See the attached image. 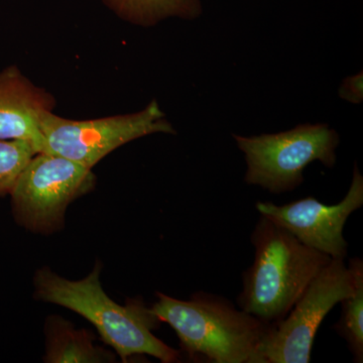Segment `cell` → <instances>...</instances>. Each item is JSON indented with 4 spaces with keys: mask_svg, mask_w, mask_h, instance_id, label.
<instances>
[{
    "mask_svg": "<svg viewBox=\"0 0 363 363\" xmlns=\"http://www.w3.org/2000/svg\"><path fill=\"white\" fill-rule=\"evenodd\" d=\"M100 272L101 264L97 262L85 279L70 281L44 267L33 279L35 298L85 318L123 362L138 355H150L162 363L179 362L180 351L152 333L162 322L150 308L142 298H133L124 306L114 302L102 288Z\"/></svg>",
    "mask_w": 363,
    "mask_h": 363,
    "instance_id": "cell-1",
    "label": "cell"
},
{
    "mask_svg": "<svg viewBox=\"0 0 363 363\" xmlns=\"http://www.w3.org/2000/svg\"><path fill=\"white\" fill-rule=\"evenodd\" d=\"M250 240L255 259L243 272L238 305L264 323L276 324L289 314L332 259L303 245L262 215Z\"/></svg>",
    "mask_w": 363,
    "mask_h": 363,
    "instance_id": "cell-2",
    "label": "cell"
},
{
    "mask_svg": "<svg viewBox=\"0 0 363 363\" xmlns=\"http://www.w3.org/2000/svg\"><path fill=\"white\" fill-rule=\"evenodd\" d=\"M150 310L174 329L182 351L196 362L255 363L257 347L271 326L226 298L205 292L194 294L190 300L157 293Z\"/></svg>",
    "mask_w": 363,
    "mask_h": 363,
    "instance_id": "cell-3",
    "label": "cell"
},
{
    "mask_svg": "<svg viewBox=\"0 0 363 363\" xmlns=\"http://www.w3.org/2000/svg\"><path fill=\"white\" fill-rule=\"evenodd\" d=\"M245 154V181L272 194L290 192L304 182V171L313 162L332 168L336 164L338 133L328 124H300L279 133L257 136L233 135Z\"/></svg>",
    "mask_w": 363,
    "mask_h": 363,
    "instance_id": "cell-4",
    "label": "cell"
},
{
    "mask_svg": "<svg viewBox=\"0 0 363 363\" xmlns=\"http://www.w3.org/2000/svg\"><path fill=\"white\" fill-rule=\"evenodd\" d=\"M44 152L58 155L92 169L107 155L125 143L154 133H175L157 100L142 111L71 121L47 111L40 117Z\"/></svg>",
    "mask_w": 363,
    "mask_h": 363,
    "instance_id": "cell-5",
    "label": "cell"
},
{
    "mask_svg": "<svg viewBox=\"0 0 363 363\" xmlns=\"http://www.w3.org/2000/svg\"><path fill=\"white\" fill-rule=\"evenodd\" d=\"M95 183L92 169L58 155L38 152L9 194L14 217L33 233H54L63 227L69 205L90 192Z\"/></svg>",
    "mask_w": 363,
    "mask_h": 363,
    "instance_id": "cell-6",
    "label": "cell"
},
{
    "mask_svg": "<svg viewBox=\"0 0 363 363\" xmlns=\"http://www.w3.org/2000/svg\"><path fill=\"white\" fill-rule=\"evenodd\" d=\"M354 288L344 259H332L318 274L283 320L269 326L257 347L255 363H308L315 336L329 312Z\"/></svg>",
    "mask_w": 363,
    "mask_h": 363,
    "instance_id": "cell-7",
    "label": "cell"
},
{
    "mask_svg": "<svg viewBox=\"0 0 363 363\" xmlns=\"http://www.w3.org/2000/svg\"><path fill=\"white\" fill-rule=\"evenodd\" d=\"M362 205L363 177L355 164L350 190L338 204H323L310 196L285 205L257 202L255 207L260 215L283 227L303 245L331 259H345L348 243L344 238V226Z\"/></svg>",
    "mask_w": 363,
    "mask_h": 363,
    "instance_id": "cell-8",
    "label": "cell"
},
{
    "mask_svg": "<svg viewBox=\"0 0 363 363\" xmlns=\"http://www.w3.org/2000/svg\"><path fill=\"white\" fill-rule=\"evenodd\" d=\"M54 98L23 76L20 69L9 67L0 73V140L32 143L44 152L40 117L52 111Z\"/></svg>",
    "mask_w": 363,
    "mask_h": 363,
    "instance_id": "cell-9",
    "label": "cell"
},
{
    "mask_svg": "<svg viewBox=\"0 0 363 363\" xmlns=\"http://www.w3.org/2000/svg\"><path fill=\"white\" fill-rule=\"evenodd\" d=\"M47 354L50 363L111 362L114 357L94 345V337L86 330H76L61 317L49 318L45 326Z\"/></svg>",
    "mask_w": 363,
    "mask_h": 363,
    "instance_id": "cell-10",
    "label": "cell"
},
{
    "mask_svg": "<svg viewBox=\"0 0 363 363\" xmlns=\"http://www.w3.org/2000/svg\"><path fill=\"white\" fill-rule=\"evenodd\" d=\"M121 20L133 25L152 26L169 18H197L201 0H102Z\"/></svg>",
    "mask_w": 363,
    "mask_h": 363,
    "instance_id": "cell-11",
    "label": "cell"
},
{
    "mask_svg": "<svg viewBox=\"0 0 363 363\" xmlns=\"http://www.w3.org/2000/svg\"><path fill=\"white\" fill-rule=\"evenodd\" d=\"M348 267L354 277L352 293L343 298L341 304V316L334 330L347 342L354 362H363V262L354 257Z\"/></svg>",
    "mask_w": 363,
    "mask_h": 363,
    "instance_id": "cell-12",
    "label": "cell"
},
{
    "mask_svg": "<svg viewBox=\"0 0 363 363\" xmlns=\"http://www.w3.org/2000/svg\"><path fill=\"white\" fill-rule=\"evenodd\" d=\"M38 150L23 140H0V197L11 194L21 172Z\"/></svg>",
    "mask_w": 363,
    "mask_h": 363,
    "instance_id": "cell-13",
    "label": "cell"
},
{
    "mask_svg": "<svg viewBox=\"0 0 363 363\" xmlns=\"http://www.w3.org/2000/svg\"><path fill=\"white\" fill-rule=\"evenodd\" d=\"M362 72L354 76H350L343 81L340 89H339V95L346 101L352 102V104H358L362 102L363 99V87H362Z\"/></svg>",
    "mask_w": 363,
    "mask_h": 363,
    "instance_id": "cell-14",
    "label": "cell"
}]
</instances>
